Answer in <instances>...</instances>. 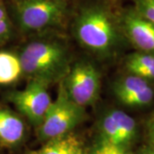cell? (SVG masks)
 I'll return each instance as SVG.
<instances>
[{
  "label": "cell",
  "mask_w": 154,
  "mask_h": 154,
  "mask_svg": "<svg viewBox=\"0 0 154 154\" xmlns=\"http://www.w3.org/2000/svg\"><path fill=\"white\" fill-rule=\"evenodd\" d=\"M146 137L148 140V147L154 152V116H152L146 127Z\"/></svg>",
  "instance_id": "obj_18"
},
{
  "label": "cell",
  "mask_w": 154,
  "mask_h": 154,
  "mask_svg": "<svg viewBox=\"0 0 154 154\" xmlns=\"http://www.w3.org/2000/svg\"><path fill=\"white\" fill-rule=\"evenodd\" d=\"M23 74L20 57L7 51L0 52V84L15 82Z\"/></svg>",
  "instance_id": "obj_13"
},
{
  "label": "cell",
  "mask_w": 154,
  "mask_h": 154,
  "mask_svg": "<svg viewBox=\"0 0 154 154\" xmlns=\"http://www.w3.org/2000/svg\"><path fill=\"white\" fill-rule=\"evenodd\" d=\"M125 67L130 75L143 78L145 80H154V54L134 53L128 57Z\"/></svg>",
  "instance_id": "obj_11"
},
{
  "label": "cell",
  "mask_w": 154,
  "mask_h": 154,
  "mask_svg": "<svg viewBox=\"0 0 154 154\" xmlns=\"http://www.w3.org/2000/svg\"><path fill=\"white\" fill-rule=\"evenodd\" d=\"M100 129H101L102 136L104 138L103 141L121 146L118 131L116 126L115 121L110 112H108L103 117L100 124Z\"/></svg>",
  "instance_id": "obj_14"
},
{
  "label": "cell",
  "mask_w": 154,
  "mask_h": 154,
  "mask_svg": "<svg viewBox=\"0 0 154 154\" xmlns=\"http://www.w3.org/2000/svg\"><path fill=\"white\" fill-rule=\"evenodd\" d=\"M63 82L69 99L81 107L94 104L99 98L101 78L89 62L82 61L69 69Z\"/></svg>",
  "instance_id": "obj_5"
},
{
  "label": "cell",
  "mask_w": 154,
  "mask_h": 154,
  "mask_svg": "<svg viewBox=\"0 0 154 154\" xmlns=\"http://www.w3.org/2000/svg\"><path fill=\"white\" fill-rule=\"evenodd\" d=\"M140 154H154V152L150 148V147H146L143 150H141V152H140Z\"/></svg>",
  "instance_id": "obj_20"
},
{
  "label": "cell",
  "mask_w": 154,
  "mask_h": 154,
  "mask_svg": "<svg viewBox=\"0 0 154 154\" xmlns=\"http://www.w3.org/2000/svg\"><path fill=\"white\" fill-rule=\"evenodd\" d=\"M22 72L30 79L49 83L63 79L69 71V51L57 39H42L28 43L20 55Z\"/></svg>",
  "instance_id": "obj_1"
},
{
  "label": "cell",
  "mask_w": 154,
  "mask_h": 154,
  "mask_svg": "<svg viewBox=\"0 0 154 154\" xmlns=\"http://www.w3.org/2000/svg\"><path fill=\"white\" fill-rule=\"evenodd\" d=\"M8 16L4 0H0V20Z\"/></svg>",
  "instance_id": "obj_19"
},
{
  "label": "cell",
  "mask_w": 154,
  "mask_h": 154,
  "mask_svg": "<svg viewBox=\"0 0 154 154\" xmlns=\"http://www.w3.org/2000/svg\"><path fill=\"white\" fill-rule=\"evenodd\" d=\"M84 108L69 99L63 79L60 81L57 96L52 100L42 122L38 125V136L49 140L71 132L82 121Z\"/></svg>",
  "instance_id": "obj_4"
},
{
  "label": "cell",
  "mask_w": 154,
  "mask_h": 154,
  "mask_svg": "<svg viewBox=\"0 0 154 154\" xmlns=\"http://www.w3.org/2000/svg\"><path fill=\"white\" fill-rule=\"evenodd\" d=\"M110 113L115 121L116 126L118 131L120 145L122 147H126L136 136V122L132 116L128 115L123 110H110Z\"/></svg>",
  "instance_id": "obj_12"
},
{
  "label": "cell",
  "mask_w": 154,
  "mask_h": 154,
  "mask_svg": "<svg viewBox=\"0 0 154 154\" xmlns=\"http://www.w3.org/2000/svg\"><path fill=\"white\" fill-rule=\"evenodd\" d=\"M11 31H12L11 22L9 18V16H7L0 20V45L7 41V39L11 36Z\"/></svg>",
  "instance_id": "obj_17"
},
{
  "label": "cell",
  "mask_w": 154,
  "mask_h": 154,
  "mask_svg": "<svg viewBox=\"0 0 154 154\" xmlns=\"http://www.w3.org/2000/svg\"><path fill=\"white\" fill-rule=\"evenodd\" d=\"M74 31L81 45L97 55L109 54L117 41L112 17L100 6L84 8L75 20Z\"/></svg>",
  "instance_id": "obj_2"
},
{
  "label": "cell",
  "mask_w": 154,
  "mask_h": 154,
  "mask_svg": "<svg viewBox=\"0 0 154 154\" xmlns=\"http://www.w3.org/2000/svg\"><path fill=\"white\" fill-rule=\"evenodd\" d=\"M30 154H84V148L80 138L69 133L46 140L43 146Z\"/></svg>",
  "instance_id": "obj_10"
},
{
  "label": "cell",
  "mask_w": 154,
  "mask_h": 154,
  "mask_svg": "<svg viewBox=\"0 0 154 154\" xmlns=\"http://www.w3.org/2000/svg\"><path fill=\"white\" fill-rule=\"evenodd\" d=\"M25 125L22 120L11 110L0 108V144L11 147L22 140Z\"/></svg>",
  "instance_id": "obj_9"
},
{
  "label": "cell",
  "mask_w": 154,
  "mask_h": 154,
  "mask_svg": "<svg viewBox=\"0 0 154 154\" xmlns=\"http://www.w3.org/2000/svg\"><path fill=\"white\" fill-rule=\"evenodd\" d=\"M49 84L44 80L30 79L24 89L13 92L9 98L17 110L37 127L52 102L48 93Z\"/></svg>",
  "instance_id": "obj_6"
},
{
  "label": "cell",
  "mask_w": 154,
  "mask_h": 154,
  "mask_svg": "<svg viewBox=\"0 0 154 154\" xmlns=\"http://www.w3.org/2000/svg\"><path fill=\"white\" fill-rule=\"evenodd\" d=\"M124 28L128 38L137 48L146 53H154V24L137 12L124 17Z\"/></svg>",
  "instance_id": "obj_8"
},
{
  "label": "cell",
  "mask_w": 154,
  "mask_h": 154,
  "mask_svg": "<svg viewBox=\"0 0 154 154\" xmlns=\"http://www.w3.org/2000/svg\"><path fill=\"white\" fill-rule=\"evenodd\" d=\"M12 10L22 32H38L62 24L68 14L66 0H12Z\"/></svg>",
  "instance_id": "obj_3"
},
{
  "label": "cell",
  "mask_w": 154,
  "mask_h": 154,
  "mask_svg": "<svg viewBox=\"0 0 154 154\" xmlns=\"http://www.w3.org/2000/svg\"><path fill=\"white\" fill-rule=\"evenodd\" d=\"M116 99L129 107H143L152 102L154 91L143 78L129 75L118 80L113 87Z\"/></svg>",
  "instance_id": "obj_7"
},
{
  "label": "cell",
  "mask_w": 154,
  "mask_h": 154,
  "mask_svg": "<svg viewBox=\"0 0 154 154\" xmlns=\"http://www.w3.org/2000/svg\"><path fill=\"white\" fill-rule=\"evenodd\" d=\"M94 154H133L128 152L126 147L116 146L113 144L103 141L95 149Z\"/></svg>",
  "instance_id": "obj_16"
},
{
  "label": "cell",
  "mask_w": 154,
  "mask_h": 154,
  "mask_svg": "<svg viewBox=\"0 0 154 154\" xmlns=\"http://www.w3.org/2000/svg\"><path fill=\"white\" fill-rule=\"evenodd\" d=\"M136 12L154 24V0H137Z\"/></svg>",
  "instance_id": "obj_15"
}]
</instances>
